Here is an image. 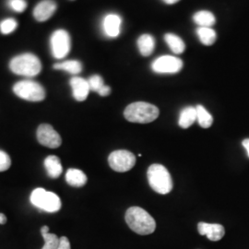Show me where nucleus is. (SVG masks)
Segmentation results:
<instances>
[{
	"label": "nucleus",
	"mask_w": 249,
	"mask_h": 249,
	"mask_svg": "<svg viewBox=\"0 0 249 249\" xmlns=\"http://www.w3.org/2000/svg\"><path fill=\"white\" fill-rule=\"evenodd\" d=\"M89 89L92 91H96L98 93L99 90L105 86V82L103 78L100 75H93L88 79Z\"/></svg>",
	"instance_id": "26"
},
{
	"label": "nucleus",
	"mask_w": 249,
	"mask_h": 249,
	"mask_svg": "<svg viewBox=\"0 0 249 249\" xmlns=\"http://www.w3.org/2000/svg\"><path fill=\"white\" fill-rule=\"evenodd\" d=\"M196 36L201 44L204 45H213L217 40V34L213 28L198 27L196 30Z\"/></svg>",
	"instance_id": "20"
},
{
	"label": "nucleus",
	"mask_w": 249,
	"mask_h": 249,
	"mask_svg": "<svg viewBox=\"0 0 249 249\" xmlns=\"http://www.w3.org/2000/svg\"><path fill=\"white\" fill-rule=\"evenodd\" d=\"M56 9L57 5L53 0H43L34 9V17L37 21L44 22L53 16Z\"/></svg>",
	"instance_id": "12"
},
{
	"label": "nucleus",
	"mask_w": 249,
	"mask_h": 249,
	"mask_svg": "<svg viewBox=\"0 0 249 249\" xmlns=\"http://www.w3.org/2000/svg\"><path fill=\"white\" fill-rule=\"evenodd\" d=\"M108 162L112 169L119 173H124L132 169L136 163V156L132 152L125 150L113 151L109 157Z\"/></svg>",
	"instance_id": "8"
},
{
	"label": "nucleus",
	"mask_w": 249,
	"mask_h": 249,
	"mask_svg": "<svg viewBox=\"0 0 249 249\" xmlns=\"http://www.w3.org/2000/svg\"><path fill=\"white\" fill-rule=\"evenodd\" d=\"M53 69L64 71L71 75H78L82 71V64L79 60H66L53 65Z\"/></svg>",
	"instance_id": "21"
},
{
	"label": "nucleus",
	"mask_w": 249,
	"mask_h": 249,
	"mask_svg": "<svg viewBox=\"0 0 249 249\" xmlns=\"http://www.w3.org/2000/svg\"><path fill=\"white\" fill-rule=\"evenodd\" d=\"M57 249H71V243H70V240L68 239V237H66V236L60 237L59 245H58Z\"/></svg>",
	"instance_id": "29"
},
{
	"label": "nucleus",
	"mask_w": 249,
	"mask_h": 249,
	"mask_svg": "<svg viewBox=\"0 0 249 249\" xmlns=\"http://www.w3.org/2000/svg\"><path fill=\"white\" fill-rule=\"evenodd\" d=\"M147 175L148 182L155 192L165 195L172 191L173 180L166 167L159 163H154L149 167Z\"/></svg>",
	"instance_id": "4"
},
{
	"label": "nucleus",
	"mask_w": 249,
	"mask_h": 249,
	"mask_svg": "<svg viewBox=\"0 0 249 249\" xmlns=\"http://www.w3.org/2000/svg\"><path fill=\"white\" fill-rule=\"evenodd\" d=\"M47 232H49V227L48 226H43L41 228V233L44 234V233H47Z\"/></svg>",
	"instance_id": "34"
},
{
	"label": "nucleus",
	"mask_w": 249,
	"mask_h": 249,
	"mask_svg": "<svg viewBox=\"0 0 249 249\" xmlns=\"http://www.w3.org/2000/svg\"><path fill=\"white\" fill-rule=\"evenodd\" d=\"M110 93H111V88L109 86H107V85H105L98 91V94L101 96H108Z\"/></svg>",
	"instance_id": "30"
},
{
	"label": "nucleus",
	"mask_w": 249,
	"mask_h": 249,
	"mask_svg": "<svg viewBox=\"0 0 249 249\" xmlns=\"http://www.w3.org/2000/svg\"><path fill=\"white\" fill-rule=\"evenodd\" d=\"M196 121L203 128L210 127L213 123V116L205 109L204 107L198 105L196 107Z\"/></svg>",
	"instance_id": "23"
},
{
	"label": "nucleus",
	"mask_w": 249,
	"mask_h": 249,
	"mask_svg": "<svg viewBox=\"0 0 249 249\" xmlns=\"http://www.w3.org/2000/svg\"><path fill=\"white\" fill-rule=\"evenodd\" d=\"M44 164L49 178H57L62 174L63 167L61 161L55 155L47 156L44 161Z\"/></svg>",
	"instance_id": "15"
},
{
	"label": "nucleus",
	"mask_w": 249,
	"mask_h": 249,
	"mask_svg": "<svg viewBox=\"0 0 249 249\" xmlns=\"http://www.w3.org/2000/svg\"><path fill=\"white\" fill-rule=\"evenodd\" d=\"M124 218L129 228L138 234H151L156 229L155 220L142 208H129L125 213Z\"/></svg>",
	"instance_id": "1"
},
{
	"label": "nucleus",
	"mask_w": 249,
	"mask_h": 249,
	"mask_svg": "<svg viewBox=\"0 0 249 249\" xmlns=\"http://www.w3.org/2000/svg\"><path fill=\"white\" fill-rule=\"evenodd\" d=\"M14 93L29 102H41L45 99V88L35 80H20L13 86Z\"/></svg>",
	"instance_id": "6"
},
{
	"label": "nucleus",
	"mask_w": 249,
	"mask_h": 249,
	"mask_svg": "<svg viewBox=\"0 0 249 249\" xmlns=\"http://www.w3.org/2000/svg\"><path fill=\"white\" fill-rule=\"evenodd\" d=\"M158 107L145 102H136L124 109V118L132 123L147 124L154 121L159 116Z\"/></svg>",
	"instance_id": "2"
},
{
	"label": "nucleus",
	"mask_w": 249,
	"mask_h": 249,
	"mask_svg": "<svg viewBox=\"0 0 249 249\" xmlns=\"http://www.w3.org/2000/svg\"><path fill=\"white\" fill-rule=\"evenodd\" d=\"M18 27V22L15 18H9L3 19L0 22V33L4 36L12 34Z\"/></svg>",
	"instance_id": "24"
},
{
	"label": "nucleus",
	"mask_w": 249,
	"mask_h": 249,
	"mask_svg": "<svg viewBox=\"0 0 249 249\" xmlns=\"http://www.w3.org/2000/svg\"><path fill=\"white\" fill-rule=\"evenodd\" d=\"M31 203L46 213H56L61 209V200L53 192L39 187L35 189L31 196Z\"/></svg>",
	"instance_id": "5"
},
{
	"label": "nucleus",
	"mask_w": 249,
	"mask_h": 249,
	"mask_svg": "<svg viewBox=\"0 0 249 249\" xmlns=\"http://www.w3.org/2000/svg\"><path fill=\"white\" fill-rule=\"evenodd\" d=\"M7 223V217L3 213H0V224H5Z\"/></svg>",
	"instance_id": "32"
},
{
	"label": "nucleus",
	"mask_w": 249,
	"mask_h": 249,
	"mask_svg": "<svg viewBox=\"0 0 249 249\" xmlns=\"http://www.w3.org/2000/svg\"><path fill=\"white\" fill-rule=\"evenodd\" d=\"M9 69L16 75L36 77L42 71V63L34 53H21L10 60Z\"/></svg>",
	"instance_id": "3"
},
{
	"label": "nucleus",
	"mask_w": 249,
	"mask_h": 249,
	"mask_svg": "<svg viewBox=\"0 0 249 249\" xmlns=\"http://www.w3.org/2000/svg\"><path fill=\"white\" fill-rule=\"evenodd\" d=\"M50 48L53 58H65L71 48V39L70 34L63 29L54 31L50 37Z\"/></svg>",
	"instance_id": "7"
},
{
	"label": "nucleus",
	"mask_w": 249,
	"mask_h": 249,
	"mask_svg": "<svg viewBox=\"0 0 249 249\" xmlns=\"http://www.w3.org/2000/svg\"><path fill=\"white\" fill-rule=\"evenodd\" d=\"M42 235L45 240V245L42 249H57L60 238H58L56 234L47 232V233H44Z\"/></svg>",
	"instance_id": "25"
},
{
	"label": "nucleus",
	"mask_w": 249,
	"mask_h": 249,
	"mask_svg": "<svg viewBox=\"0 0 249 249\" xmlns=\"http://www.w3.org/2000/svg\"><path fill=\"white\" fill-rule=\"evenodd\" d=\"M164 41L169 46L170 49L177 54L182 53L186 49V44L179 36L174 34H166L164 36Z\"/></svg>",
	"instance_id": "22"
},
{
	"label": "nucleus",
	"mask_w": 249,
	"mask_h": 249,
	"mask_svg": "<svg viewBox=\"0 0 249 249\" xmlns=\"http://www.w3.org/2000/svg\"><path fill=\"white\" fill-rule=\"evenodd\" d=\"M66 181L71 187H83L87 183V177L81 170L71 168L67 171Z\"/></svg>",
	"instance_id": "17"
},
{
	"label": "nucleus",
	"mask_w": 249,
	"mask_h": 249,
	"mask_svg": "<svg viewBox=\"0 0 249 249\" xmlns=\"http://www.w3.org/2000/svg\"><path fill=\"white\" fill-rule=\"evenodd\" d=\"M162 1H163L165 4H167V5H174V4L179 2L180 0H162Z\"/></svg>",
	"instance_id": "33"
},
{
	"label": "nucleus",
	"mask_w": 249,
	"mask_h": 249,
	"mask_svg": "<svg viewBox=\"0 0 249 249\" xmlns=\"http://www.w3.org/2000/svg\"><path fill=\"white\" fill-rule=\"evenodd\" d=\"M182 68L183 61L173 55H161L151 63V70L158 74H176Z\"/></svg>",
	"instance_id": "9"
},
{
	"label": "nucleus",
	"mask_w": 249,
	"mask_h": 249,
	"mask_svg": "<svg viewBox=\"0 0 249 249\" xmlns=\"http://www.w3.org/2000/svg\"><path fill=\"white\" fill-rule=\"evenodd\" d=\"M243 146L245 147V149L248 151V154H249V139H247V140L243 141Z\"/></svg>",
	"instance_id": "31"
},
{
	"label": "nucleus",
	"mask_w": 249,
	"mask_h": 249,
	"mask_svg": "<svg viewBox=\"0 0 249 249\" xmlns=\"http://www.w3.org/2000/svg\"><path fill=\"white\" fill-rule=\"evenodd\" d=\"M8 6L11 10L20 13L26 9V0H8Z\"/></svg>",
	"instance_id": "27"
},
{
	"label": "nucleus",
	"mask_w": 249,
	"mask_h": 249,
	"mask_svg": "<svg viewBox=\"0 0 249 249\" xmlns=\"http://www.w3.org/2000/svg\"><path fill=\"white\" fill-rule=\"evenodd\" d=\"M122 18L116 13H109L103 18L102 29L109 38H116L121 33Z\"/></svg>",
	"instance_id": "11"
},
{
	"label": "nucleus",
	"mask_w": 249,
	"mask_h": 249,
	"mask_svg": "<svg viewBox=\"0 0 249 249\" xmlns=\"http://www.w3.org/2000/svg\"><path fill=\"white\" fill-rule=\"evenodd\" d=\"M193 20L198 27H212L216 23V18L211 11L208 10H200L197 11L194 16Z\"/></svg>",
	"instance_id": "19"
},
{
	"label": "nucleus",
	"mask_w": 249,
	"mask_h": 249,
	"mask_svg": "<svg viewBox=\"0 0 249 249\" xmlns=\"http://www.w3.org/2000/svg\"><path fill=\"white\" fill-rule=\"evenodd\" d=\"M196 120V107H187L180 112L178 124L182 128H188Z\"/></svg>",
	"instance_id": "18"
},
{
	"label": "nucleus",
	"mask_w": 249,
	"mask_h": 249,
	"mask_svg": "<svg viewBox=\"0 0 249 249\" xmlns=\"http://www.w3.org/2000/svg\"><path fill=\"white\" fill-rule=\"evenodd\" d=\"M197 230L201 235H206L211 241L221 240L225 234V230L219 223H199Z\"/></svg>",
	"instance_id": "13"
},
{
	"label": "nucleus",
	"mask_w": 249,
	"mask_h": 249,
	"mask_svg": "<svg viewBox=\"0 0 249 249\" xmlns=\"http://www.w3.org/2000/svg\"><path fill=\"white\" fill-rule=\"evenodd\" d=\"M11 165V160L8 153L0 151V172H4L9 169Z\"/></svg>",
	"instance_id": "28"
},
{
	"label": "nucleus",
	"mask_w": 249,
	"mask_h": 249,
	"mask_svg": "<svg viewBox=\"0 0 249 249\" xmlns=\"http://www.w3.org/2000/svg\"><path fill=\"white\" fill-rule=\"evenodd\" d=\"M37 140L43 146L56 149L61 146L62 140L60 135L57 133L51 124H42L37 129Z\"/></svg>",
	"instance_id": "10"
},
{
	"label": "nucleus",
	"mask_w": 249,
	"mask_h": 249,
	"mask_svg": "<svg viewBox=\"0 0 249 249\" xmlns=\"http://www.w3.org/2000/svg\"><path fill=\"white\" fill-rule=\"evenodd\" d=\"M70 84L71 86L73 97L76 101L83 102L87 99L90 90L88 80L75 76L71 79Z\"/></svg>",
	"instance_id": "14"
},
{
	"label": "nucleus",
	"mask_w": 249,
	"mask_h": 249,
	"mask_svg": "<svg viewBox=\"0 0 249 249\" xmlns=\"http://www.w3.org/2000/svg\"><path fill=\"white\" fill-rule=\"evenodd\" d=\"M137 45L142 55L149 56L154 51L155 39L151 35H142L139 37L137 41Z\"/></svg>",
	"instance_id": "16"
}]
</instances>
